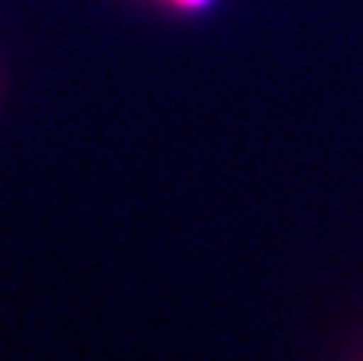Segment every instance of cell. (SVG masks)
<instances>
[{
    "label": "cell",
    "mask_w": 363,
    "mask_h": 361,
    "mask_svg": "<svg viewBox=\"0 0 363 361\" xmlns=\"http://www.w3.org/2000/svg\"><path fill=\"white\" fill-rule=\"evenodd\" d=\"M172 4H179V6H188V10H194V6H204L207 0H172Z\"/></svg>",
    "instance_id": "obj_1"
}]
</instances>
